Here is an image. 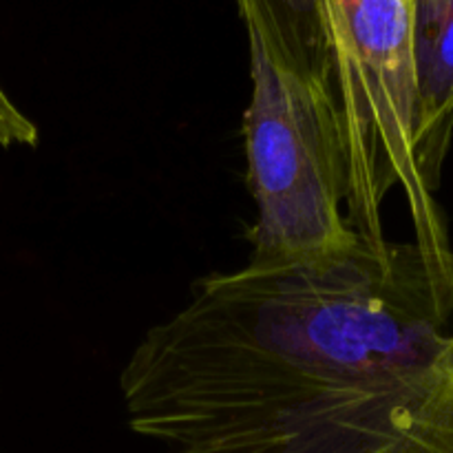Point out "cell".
Wrapping results in <instances>:
<instances>
[{"mask_svg": "<svg viewBox=\"0 0 453 453\" xmlns=\"http://www.w3.org/2000/svg\"><path fill=\"white\" fill-rule=\"evenodd\" d=\"M453 327V261L367 239L319 265L215 273L119 374L128 427L168 449L425 365Z\"/></svg>", "mask_w": 453, "mask_h": 453, "instance_id": "cell-1", "label": "cell"}, {"mask_svg": "<svg viewBox=\"0 0 453 453\" xmlns=\"http://www.w3.org/2000/svg\"><path fill=\"white\" fill-rule=\"evenodd\" d=\"M250 102L243 111L246 181L257 206L248 230L261 270L319 265L354 250L345 211L348 162L330 93L290 73L248 34Z\"/></svg>", "mask_w": 453, "mask_h": 453, "instance_id": "cell-2", "label": "cell"}, {"mask_svg": "<svg viewBox=\"0 0 453 453\" xmlns=\"http://www.w3.org/2000/svg\"><path fill=\"white\" fill-rule=\"evenodd\" d=\"M168 453H453V405L420 365Z\"/></svg>", "mask_w": 453, "mask_h": 453, "instance_id": "cell-3", "label": "cell"}, {"mask_svg": "<svg viewBox=\"0 0 453 453\" xmlns=\"http://www.w3.org/2000/svg\"><path fill=\"white\" fill-rule=\"evenodd\" d=\"M416 115L414 162L436 197L453 137V0H410Z\"/></svg>", "mask_w": 453, "mask_h": 453, "instance_id": "cell-4", "label": "cell"}, {"mask_svg": "<svg viewBox=\"0 0 453 453\" xmlns=\"http://www.w3.org/2000/svg\"><path fill=\"white\" fill-rule=\"evenodd\" d=\"M237 4L246 31L261 40L277 65L330 93L332 58L321 0H237Z\"/></svg>", "mask_w": 453, "mask_h": 453, "instance_id": "cell-5", "label": "cell"}, {"mask_svg": "<svg viewBox=\"0 0 453 453\" xmlns=\"http://www.w3.org/2000/svg\"><path fill=\"white\" fill-rule=\"evenodd\" d=\"M0 144L3 146H35L38 128L25 113L16 109L7 93L0 88Z\"/></svg>", "mask_w": 453, "mask_h": 453, "instance_id": "cell-6", "label": "cell"}]
</instances>
